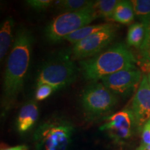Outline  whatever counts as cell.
I'll return each instance as SVG.
<instances>
[{
    "instance_id": "obj_9",
    "label": "cell",
    "mask_w": 150,
    "mask_h": 150,
    "mask_svg": "<svg viewBox=\"0 0 150 150\" xmlns=\"http://www.w3.org/2000/svg\"><path fill=\"white\" fill-rule=\"evenodd\" d=\"M142 78L140 70L134 67L114 73L101 81L115 95H127L140 83Z\"/></svg>"
},
{
    "instance_id": "obj_7",
    "label": "cell",
    "mask_w": 150,
    "mask_h": 150,
    "mask_svg": "<svg viewBox=\"0 0 150 150\" xmlns=\"http://www.w3.org/2000/svg\"><path fill=\"white\" fill-rule=\"evenodd\" d=\"M106 122L100 127L115 142H124L130 138L137 128L134 115L131 109L125 108L105 117Z\"/></svg>"
},
{
    "instance_id": "obj_5",
    "label": "cell",
    "mask_w": 150,
    "mask_h": 150,
    "mask_svg": "<svg viewBox=\"0 0 150 150\" xmlns=\"http://www.w3.org/2000/svg\"><path fill=\"white\" fill-rule=\"evenodd\" d=\"M77 76V68L68 56L63 55L45 63L38 74L36 83L47 84L56 91L69 86Z\"/></svg>"
},
{
    "instance_id": "obj_20",
    "label": "cell",
    "mask_w": 150,
    "mask_h": 150,
    "mask_svg": "<svg viewBox=\"0 0 150 150\" xmlns=\"http://www.w3.org/2000/svg\"><path fill=\"white\" fill-rule=\"evenodd\" d=\"M56 90L47 84H39L37 85L35 97L38 101H42L48 98Z\"/></svg>"
},
{
    "instance_id": "obj_4",
    "label": "cell",
    "mask_w": 150,
    "mask_h": 150,
    "mask_svg": "<svg viewBox=\"0 0 150 150\" xmlns=\"http://www.w3.org/2000/svg\"><path fill=\"white\" fill-rule=\"evenodd\" d=\"M98 18L93 6L82 10L66 12L56 16L45 30L49 42H59L81 28L88 26Z\"/></svg>"
},
{
    "instance_id": "obj_17",
    "label": "cell",
    "mask_w": 150,
    "mask_h": 150,
    "mask_svg": "<svg viewBox=\"0 0 150 150\" xmlns=\"http://www.w3.org/2000/svg\"><path fill=\"white\" fill-rule=\"evenodd\" d=\"M95 1L88 0H62L59 1L57 4L59 8L66 12H73L89 8L93 6Z\"/></svg>"
},
{
    "instance_id": "obj_14",
    "label": "cell",
    "mask_w": 150,
    "mask_h": 150,
    "mask_svg": "<svg viewBox=\"0 0 150 150\" xmlns=\"http://www.w3.org/2000/svg\"><path fill=\"white\" fill-rule=\"evenodd\" d=\"M110 25H111V24H95V25L86 26V27L81 28L77 31H74V33H71L70 35L65 38V40L73 45H75L80 42L81 40L89 37L90 35L94 34V33L102 31L105 29H107Z\"/></svg>"
},
{
    "instance_id": "obj_24",
    "label": "cell",
    "mask_w": 150,
    "mask_h": 150,
    "mask_svg": "<svg viewBox=\"0 0 150 150\" xmlns=\"http://www.w3.org/2000/svg\"><path fill=\"white\" fill-rule=\"evenodd\" d=\"M136 150H150V145H140V146L137 148Z\"/></svg>"
},
{
    "instance_id": "obj_23",
    "label": "cell",
    "mask_w": 150,
    "mask_h": 150,
    "mask_svg": "<svg viewBox=\"0 0 150 150\" xmlns=\"http://www.w3.org/2000/svg\"><path fill=\"white\" fill-rule=\"evenodd\" d=\"M1 150H29V147L27 145H22L15 146V147H11L4 148V149H1Z\"/></svg>"
},
{
    "instance_id": "obj_19",
    "label": "cell",
    "mask_w": 150,
    "mask_h": 150,
    "mask_svg": "<svg viewBox=\"0 0 150 150\" xmlns=\"http://www.w3.org/2000/svg\"><path fill=\"white\" fill-rule=\"evenodd\" d=\"M141 60L147 65H150V29H146L145 40L140 48Z\"/></svg>"
},
{
    "instance_id": "obj_12",
    "label": "cell",
    "mask_w": 150,
    "mask_h": 150,
    "mask_svg": "<svg viewBox=\"0 0 150 150\" xmlns=\"http://www.w3.org/2000/svg\"><path fill=\"white\" fill-rule=\"evenodd\" d=\"M14 20L8 16L4 20L0 29V59L4 58L10 48L13 40V32L14 28Z\"/></svg>"
},
{
    "instance_id": "obj_16",
    "label": "cell",
    "mask_w": 150,
    "mask_h": 150,
    "mask_svg": "<svg viewBox=\"0 0 150 150\" xmlns=\"http://www.w3.org/2000/svg\"><path fill=\"white\" fill-rule=\"evenodd\" d=\"M118 2L117 0H98L95 1L93 8L98 18L111 19Z\"/></svg>"
},
{
    "instance_id": "obj_3",
    "label": "cell",
    "mask_w": 150,
    "mask_h": 150,
    "mask_svg": "<svg viewBox=\"0 0 150 150\" xmlns=\"http://www.w3.org/2000/svg\"><path fill=\"white\" fill-rule=\"evenodd\" d=\"M74 127L70 122L54 119L42 123L33 135L36 150H67L72 142Z\"/></svg>"
},
{
    "instance_id": "obj_21",
    "label": "cell",
    "mask_w": 150,
    "mask_h": 150,
    "mask_svg": "<svg viewBox=\"0 0 150 150\" xmlns=\"http://www.w3.org/2000/svg\"><path fill=\"white\" fill-rule=\"evenodd\" d=\"M27 3L35 10L43 11L50 7V5L53 3V1L52 0H29V1H27Z\"/></svg>"
},
{
    "instance_id": "obj_11",
    "label": "cell",
    "mask_w": 150,
    "mask_h": 150,
    "mask_svg": "<svg viewBox=\"0 0 150 150\" xmlns=\"http://www.w3.org/2000/svg\"><path fill=\"white\" fill-rule=\"evenodd\" d=\"M39 117V109L34 102H28L20 109L16 120L17 130L20 134L29 131L33 128Z\"/></svg>"
},
{
    "instance_id": "obj_6",
    "label": "cell",
    "mask_w": 150,
    "mask_h": 150,
    "mask_svg": "<svg viewBox=\"0 0 150 150\" xmlns=\"http://www.w3.org/2000/svg\"><path fill=\"white\" fill-rule=\"evenodd\" d=\"M117 98L102 82H93L83 90L81 96L82 108L91 116H99L110 111Z\"/></svg>"
},
{
    "instance_id": "obj_13",
    "label": "cell",
    "mask_w": 150,
    "mask_h": 150,
    "mask_svg": "<svg viewBox=\"0 0 150 150\" xmlns=\"http://www.w3.org/2000/svg\"><path fill=\"white\" fill-rule=\"evenodd\" d=\"M134 11L131 1H119L111 18L113 21L121 24H130L134 20Z\"/></svg>"
},
{
    "instance_id": "obj_2",
    "label": "cell",
    "mask_w": 150,
    "mask_h": 150,
    "mask_svg": "<svg viewBox=\"0 0 150 150\" xmlns=\"http://www.w3.org/2000/svg\"><path fill=\"white\" fill-rule=\"evenodd\" d=\"M136 62L128 48L122 43H117L91 59L83 60L80 65L84 78L93 83L119 71L136 67Z\"/></svg>"
},
{
    "instance_id": "obj_10",
    "label": "cell",
    "mask_w": 150,
    "mask_h": 150,
    "mask_svg": "<svg viewBox=\"0 0 150 150\" xmlns=\"http://www.w3.org/2000/svg\"><path fill=\"white\" fill-rule=\"evenodd\" d=\"M131 110L134 113L137 128L141 131L150 120V86L147 75L142 76L132 100Z\"/></svg>"
},
{
    "instance_id": "obj_8",
    "label": "cell",
    "mask_w": 150,
    "mask_h": 150,
    "mask_svg": "<svg viewBox=\"0 0 150 150\" xmlns=\"http://www.w3.org/2000/svg\"><path fill=\"white\" fill-rule=\"evenodd\" d=\"M116 33V27L111 24L107 29L81 40L74 45L72 48L73 57L75 59H84L96 56L113 40Z\"/></svg>"
},
{
    "instance_id": "obj_26",
    "label": "cell",
    "mask_w": 150,
    "mask_h": 150,
    "mask_svg": "<svg viewBox=\"0 0 150 150\" xmlns=\"http://www.w3.org/2000/svg\"><path fill=\"white\" fill-rule=\"evenodd\" d=\"M147 78H148V81H149V86H150V73H149L147 75Z\"/></svg>"
},
{
    "instance_id": "obj_22",
    "label": "cell",
    "mask_w": 150,
    "mask_h": 150,
    "mask_svg": "<svg viewBox=\"0 0 150 150\" xmlns=\"http://www.w3.org/2000/svg\"><path fill=\"white\" fill-rule=\"evenodd\" d=\"M141 131V143L140 145H150V120L144 125Z\"/></svg>"
},
{
    "instance_id": "obj_1",
    "label": "cell",
    "mask_w": 150,
    "mask_h": 150,
    "mask_svg": "<svg viewBox=\"0 0 150 150\" xmlns=\"http://www.w3.org/2000/svg\"><path fill=\"white\" fill-rule=\"evenodd\" d=\"M33 43V36L31 31L23 27L19 28L4 76L1 99L4 114L14 106L18 95L21 93L29 69Z\"/></svg>"
},
{
    "instance_id": "obj_18",
    "label": "cell",
    "mask_w": 150,
    "mask_h": 150,
    "mask_svg": "<svg viewBox=\"0 0 150 150\" xmlns=\"http://www.w3.org/2000/svg\"><path fill=\"white\" fill-rule=\"evenodd\" d=\"M134 14L146 24L150 20V0H132L131 1Z\"/></svg>"
},
{
    "instance_id": "obj_15",
    "label": "cell",
    "mask_w": 150,
    "mask_h": 150,
    "mask_svg": "<svg viewBox=\"0 0 150 150\" xmlns=\"http://www.w3.org/2000/svg\"><path fill=\"white\" fill-rule=\"evenodd\" d=\"M146 35V25L142 22L131 24L127 33V41L129 46L140 48L145 40Z\"/></svg>"
},
{
    "instance_id": "obj_25",
    "label": "cell",
    "mask_w": 150,
    "mask_h": 150,
    "mask_svg": "<svg viewBox=\"0 0 150 150\" xmlns=\"http://www.w3.org/2000/svg\"><path fill=\"white\" fill-rule=\"evenodd\" d=\"M146 29H150V20L145 24Z\"/></svg>"
}]
</instances>
